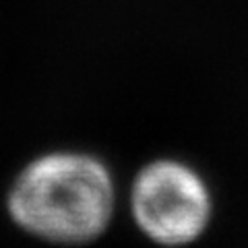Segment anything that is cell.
<instances>
[{"instance_id": "cell-2", "label": "cell", "mask_w": 248, "mask_h": 248, "mask_svg": "<svg viewBox=\"0 0 248 248\" xmlns=\"http://www.w3.org/2000/svg\"><path fill=\"white\" fill-rule=\"evenodd\" d=\"M137 232L157 248H188L213 228L217 199L209 178L174 155H159L137 170L128 188Z\"/></svg>"}, {"instance_id": "cell-1", "label": "cell", "mask_w": 248, "mask_h": 248, "mask_svg": "<svg viewBox=\"0 0 248 248\" xmlns=\"http://www.w3.org/2000/svg\"><path fill=\"white\" fill-rule=\"evenodd\" d=\"M118 186L110 164L83 149L31 157L11 180L4 211L19 232L54 246H87L112 228Z\"/></svg>"}]
</instances>
